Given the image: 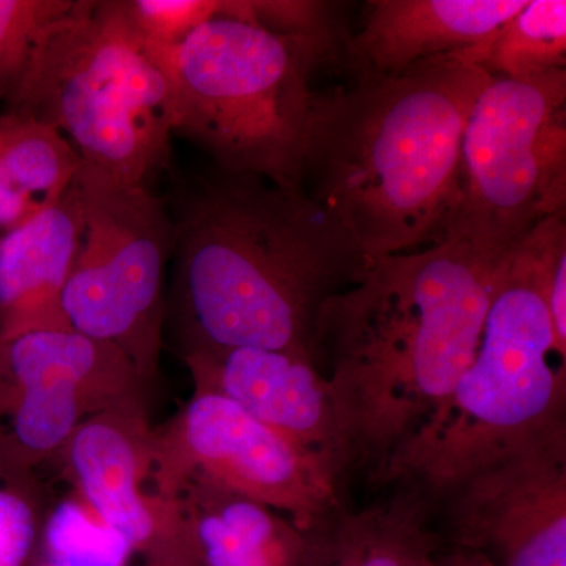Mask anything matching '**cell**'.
<instances>
[{"label":"cell","mask_w":566,"mask_h":566,"mask_svg":"<svg viewBox=\"0 0 566 566\" xmlns=\"http://www.w3.org/2000/svg\"><path fill=\"white\" fill-rule=\"evenodd\" d=\"M516 249V248H515ZM512 253L449 240L385 256L331 297L316 327L345 469L381 483L476 352Z\"/></svg>","instance_id":"cell-1"},{"label":"cell","mask_w":566,"mask_h":566,"mask_svg":"<svg viewBox=\"0 0 566 566\" xmlns=\"http://www.w3.org/2000/svg\"><path fill=\"white\" fill-rule=\"evenodd\" d=\"M172 223L186 352L273 349L316 363L324 304L371 264L333 216L262 178L200 182Z\"/></svg>","instance_id":"cell-2"},{"label":"cell","mask_w":566,"mask_h":566,"mask_svg":"<svg viewBox=\"0 0 566 566\" xmlns=\"http://www.w3.org/2000/svg\"><path fill=\"white\" fill-rule=\"evenodd\" d=\"M490 80L439 59L315 92L300 191L368 262L444 243L465 123Z\"/></svg>","instance_id":"cell-3"},{"label":"cell","mask_w":566,"mask_h":566,"mask_svg":"<svg viewBox=\"0 0 566 566\" xmlns=\"http://www.w3.org/2000/svg\"><path fill=\"white\" fill-rule=\"evenodd\" d=\"M553 354L536 226L513 251L455 389L398 453L381 483L411 482L431 502H441L483 465L566 424V365L554 367Z\"/></svg>","instance_id":"cell-4"},{"label":"cell","mask_w":566,"mask_h":566,"mask_svg":"<svg viewBox=\"0 0 566 566\" xmlns=\"http://www.w3.org/2000/svg\"><path fill=\"white\" fill-rule=\"evenodd\" d=\"M334 36L282 35L218 17L175 50H156L172 93V133L210 153L221 172L300 191L315 92L311 74Z\"/></svg>","instance_id":"cell-5"},{"label":"cell","mask_w":566,"mask_h":566,"mask_svg":"<svg viewBox=\"0 0 566 566\" xmlns=\"http://www.w3.org/2000/svg\"><path fill=\"white\" fill-rule=\"evenodd\" d=\"M7 114L46 123L81 161L148 186L166 169L172 93L126 0H74L41 39Z\"/></svg>","instance_id":"cell-6"},{"label":"cell","mask_w":566,"mask_h":566,"mask_svg":"<svg viewBox=\"0 0 566 566\" xmlns=\"http://www.w3.org/2000/svg\"><path fill=\"white\" fill-rule=\"evenodd\" d=\"M565 210L566 70L491 76L465 123L446 241L509 255Z\"/></svg>","instance_id":"cell-7"},{"label":"cell","mask_w":566,"mask_h":566,"mask_svg":"<svg viewBox=\"0 0 566 566\" xmlns=\"http://www.w3.org/2000/svg\"><path fill=\"white\" fill-rule=\"evenodd\" d=\"M73 185L84 223L62 294L63 318L74 333L117 346L150 381L163 346L172 216L150 186L117 180L84 161Z\"/></svg>","instance_id":"cell-8"},{"label":"cell","mask_w":566,"mask_h":566,"mask_svg":"<svg viewBox=\"0 0 566 566\" xmlns=\"http://www.w3.org/2000/svg\"><path fill=\"white\" fill-rule=\"evenodd\" d=\"M156 474L166 493L205 480L271 506L308 531L342 505L337 465L218 394L193 390L181 411L153 428Z\"/></svg>","instance_id":"cell-9"},{"label":"cell","mask_w":566,"mask_h":566,"mask_svg":"<svg viewBox=\"0 0 566 566\" xmlns=\"http://www.w3.org/2000/svg\"><path fill=\"white\" fill-rule=\"evenodd\" d=\"M144 385L117 346L71 329L0 338V463L35 472L85 420L144 405Z\"/></svg>","instance_id":"cell-10"},{"label":"cell","mask_w":566,"mask_h":566,"mask_svg":"<svg viewBox=\"0 0 566 566\" xmlns=\"http://www.w3.org/2000/svg\"><path fill=\"white\" fill-rule=\"evenodd\" d=\"M57 460L73 493L147 566H202L181 495L166 493L156 474L155 436L144 405L85 420Z\"/></svg>","instance_id":"cell-11"},{"label":"cell","mask_w":566,"mask_h":566,"mask_svg":"<svg viewBox=\"0 0 566 566\" xmlns=\"http://www.w3.org/2000/svg\"><path fill=\"white\" fill-rule=\"evenodd\" d=\"M441 504L447 545L491 566H566V424L483 465Z\"/></svg>","instance_id":"cell-12"},{"label":"cell","mask_w":566,"mask_h":566,"mask_svg":"<svg viewBox=\"0 0 566 566\" xmlns=\"http://www.w3.org/2000/svg\"><path fill=\"white\" fill-rule=\"evenodd\" d=\"M193 390L226 397L279 433L329 458L346 475L333 397L318 365L260 348L189 349Z\"/></svg>","instance_id":"cell-13"},{"label":"cell","mask_w":566,"mask_h":566,"mask_svg":"<svg viewBox=\"0 0 566 566\" xmlns=\"http://www.w3.org/2000/svg\"><path fill=\"white\" fill-rule=\"evenodd\" d=\"M527 0H371L363 29L345 41L354 76L397 77L422 63L455 59L480 66Z\"/></svg>","instance_id":"cell-14"},{"label":"cell","mask_w":566,"mask_h":566,"mask_svg":"<svg viewBox=\"0 0 566 566\" xmlns=\"http://www.w3.org/2000/svg\"><path fill=\"white\" fill-rule=\"evenodd\" d=\"M82 223L80 196L71 182L57 202L0 234V338L70 329L62 294L80 249Z\"/></svg>","instance_id":"cell-15"},{"label":"cell","mask_w":566,"mask_h":566,"mask_svg":"<svg viewBox=\"0 0 566 566\" xmlns=\"http://www.w3.org/2000/svg\"><path fill=\"white\" fill-rule=\"evenodd\" d=\"M395 483L389 499L359 512L340 505L305 531L304 566H436L446 539L431 524L433 502Z\"/></svg>","instance_id":"cell-16"},{"label":"cell","mask_w":566,"mask_h":566,"mask_svg":"<svg viewBox=\"0 0 566 566\" xmlns=\"http://www.w3.org/2000/svg\"><path fill=\"white\" fill-rule=\"evenodd\" d=\"M202 566H304L305 534L289 517L205 480L177 488Z\"/></svg>","instance_id":"cell-17"},{"label":"cell","mask_w":566,"mask_h":566,"mask_svg":"<svg viewBox=\"0 0 566 566\" xmlns=\"http://www.w3.org/2000/svg\"><path fill=\"white\" fill-rule=\"evenodd\" d=\"M0 163L13 185L44 210L69 191L81 158L57 129L6 112L0 114Z\"/></svg>","instance_id":"cell-18"},{"label":"cell","mask_w":566,"mask_h":566,"mask_svg":"<svg viewBox=\"0 0 566 566\" xmlns=\"http://www.w3.org/2000/svg\"><path fill=\"white\" fill-rule=\"evenodd\" d=\"M566 65L565 0H531L502 25L480 69L531 80Z\"/></svg>","instance_id":"cell-19"},{"label":"cell","mask_w":566,"mask_h":566,"mask_svg":"<svg viewBox=\"0 0 566 566\" xmlns=\"http://www.w3.org/2000/svg\"><path fill=\"white\" fill-rule=\"evenodd\" d=\"M132 547L76 493L48 510L35 560L52 566H128Z\"/></svg>","instance_id":"cell-20"},{"label":"cell","mask_w":566,"mask_h":566,"mask_svg":"<svg viewBox=\"0 0 566 566\" xmlns=\"http://www.w3.org/2000/svg\"><path fill=\"white\" fill-rule=\"evenodd\" d=\"M48 510L35 472L0 463V566H32Z\"/></svg>","instance_id":"cell-21"},{"label":"cell","mask_w":566,"mask_h":566,"mask_svg":"<svg viewBox=\"0 0 566 566\" xmlns=\"http://www.w3.org/2000/svg\"><path fill=\"white\" fill-rule=\"evenodd\" d=\"M74 0H0V99L20 87L41 39L73 9Z\"/></svg>","instance_id":"cell-22"},{"label":"cell","mask_w":566,"mask_h":566,"mask_svg":"<svg viewBox=\"0 0 566 566\" xmlns=\"http://www.w3.org/2000/svg\"><path fill=\"white\" fill-rule=\"evenodd\" d=\"M137 31L156 50H175L218 17H232L234 0H126Z\"/></svg>","instance_id":"cell-23"},{"label":"cell","mask_w":566,"mask_h":566,"mask_svg":"<svg viewBox=\"0 0 566 566\" xmlns=\"http://www.w3.org/2000/svg\"><path fill=\"white\" fill-rule=\"evenodd\" d=\"M542 293L553 327L554 352L566 363V222L554 216L538 226Z\"/></svg>","instance_id":"cell-24"},{"label":"cell","mask_w":566,"mask_h":566,"mask_svg":"<svg viewBox=\"0 0 566 566\" xmlns=\"http://www.w3.org/2000/svg\"><path fill=\"white\" fill-rule=\"evenodd\" d=\"M40 211L43 210H40L13 185L0 163V234L10 232L14 227L39 214Z\"/></svg>","instance_id":"cell-25"},{"label":"cell","mask_w":566,"mask_h":566,"mask_svg":"<svg viewBox=\"0 0 566 566\" xmlns=\"http://www.w3.org/2000/svg\"><path fill=\"white\" fill-rule=\"evenodd\" d=\"M436 566H491V564L474 551L447 545L446 543L441 553L438 554V558H436Z\"/></svg>","instance_id":"cell-26"},{"label":"cell","mask_w":566,"mask_h":566,"mask_svg":"<svg viewBox=\"0 0 566 566\" xmlns=\"http://www.w3.org/2000/svg\"><path fill=\"white\" fill-rule=\"evenodd\" d=\"M32 566H52V565L44 564V562L33 560Z\"/></svg>","instance_id":"cell-27"}]
</instances>
